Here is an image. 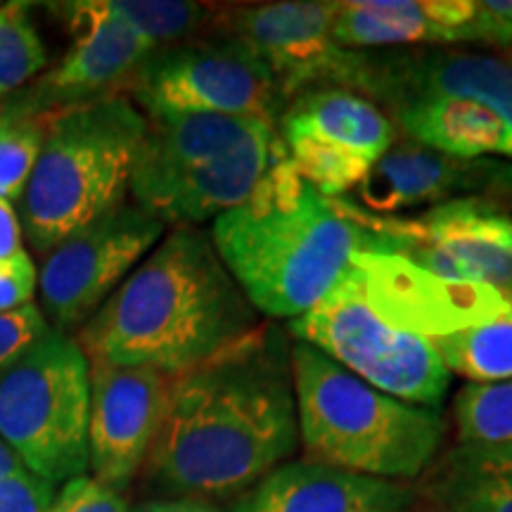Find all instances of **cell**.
Segmentation results:
<instances>
[{
	"instance_id": "obj_1",
	"label": "cell",
	"mask_w": 512,
	"mask_h": 512,
	"mask_svg": "<svg viewBox=\"0 0 512 512\" xmlns=\"http://www.w3.org/2000/svg\"><path fill=\"white\" fill-rule=\"evenodd\" d=\"M299 448L292 337L261 320L219 354L176 375L145 472L174 498L223 501L292 460Z\"/></svg>"
},
{
	"instance_id": "obj_2",
	"label": "cell",
	"mask_w": 512,
	"mask_h": 512,
	"mask_svg": "<svg viewBox=\"0 0 512 512\" xmlns=\"http://www.w3.org/2000/svg\"><path fill=\"white\" fill-rule=\"evenodd\" d=\"M261 323L207 230L166 233L79 332L88 363L183 375Z\"/></svg>"
},
{
	"instance_id": "obj_3",
	"label": "cell",
	"mask_w": 512,
	"mask_h": 512,
	"mask_svg": "<svg viewBox=\"0 0 512 512\" xmlns=\"http://www.w3.org/2000/svg\"><path fill=\"white\" fill-rule=\"evenodd\" d=\"M209 235L245 297L271 320L311 311L368 249L366 228L342 200L325 197L287 155L245 202L214 221Z\"/></svg>"
},
{
	"instance_id": "obj_4",
	"label": "cell",
	"mask_w": 512,
	"mask_h": 512,
	"mask_svg": "<svg viewBox=\"0 0 512 512\" xmlns=\"http://www.w3.org/2000/svg\"><path fill=\"white\" fill-rule=\"evenodd\" d=\"M299 444L316 463L408 482L437 458L444 418L377 392L311 344L292 339Z\"/></svg>"
},
{
	"instance_id": "obj_5",
	"label": "cell",
	"mask_w": 512,
	"mask_h": 512,
	"mask_svg": "<svg viewBox=\"0 0 512 512\" xmlns=\"http://www.w3.org/2000/svg\"><path fill=\"white\" fill-rule=\"evenodd\" d=\"M285 155L278 128L259 117L147 119L128 192L164 226L197 228L245 202Z\"/></svg>"
},
{
	"instance_id": "obj_6",
	"label": "cell",
	"mask_w": 512,
	"mask_h": 512,
	"mask_svg": "<svg viewBox=\"0 0 512 512\" xmlns=\"http://www.w3.org/2000/svg\"><path fill=\"white\" fill-rule=\"evenodd\" d=\"M43 147L22 197V230L38 254L126 202L147 131L128 95L81 102L43 119Z\"/></svg>"
},
{
	"instance_id": "obj_7",
	"label": "cell",
	"mask_w": 512,
	"mask_h": 512,
	"mask_svg": "<svg viewBox=\"0 0 512 512\" xmlns=\"http://www.w3.org/2000/svg\"><path fill=\"white\" fill-rule=\"evenodd\" d=\"M91 363L79 342L50 328L0 370V437L50 484L88 470Z\"/></svg>"
},
{
	"instance_id": "obj_8",
	"label": "cell",
	"mask_w": 512,
	"mask_h": 512,
	"mask_svg": "<svg viewBox=\"0 0 512 512\" xmlns=\"http://www.w3.org/2000/svg\"><path fill=\"white\" fill-rule=\"evenodd\" d=\"M297 342L311 344L377 392L439 411L451 373L432 339L392 328L370 309L354 271L304 316L287 323Z\"/></svg>"
},
{
	"instance_id": "obj_9",
	"label": "cell",
	"mask_w": 512,
	"mask_h": 512,
	"mask_svg": "<svg viewBox=\"0 0 512 512\" xmlns=\"http://www.w3.org/2000/svg\"><path fill=\"white\" fill-rule=\"evenodd\" d=\"M126 91L145 119L228 114L278 124L287 105L266 62L245 41L214 29L155 50Z\"/></svg>"
},
{
	"instance_id": "obj_10",
	"label": "cell",
	"mask_w": 512,
	"mask_h": 512,
	"mask_svg": "<svg viewBox=\"0 0 512 512\" xmlns=\"http://www.w3.org/2000/svg\"><path fill=\"white\" fill-rule=\"evenodd\" d=\"M339 200L366 228V252L401 256L437 278L484 283L512 297V216L501 204L458 200L401 219L370 214L349 197Z\"/></svg>"
},
{
	"instance_id": "obj_11",
	"label": "cell",
	"mask_w": 512,
	"mask_h": 512,
	"mask_svg": "<svg viewBox=\"0 0 512 512\" xmlns=\"http://www.w3.org/2000/svg\"><path fill=\"white\" fill-rule=\"evenodd\" d=\"M164 230L150 211L121 202L50 249L38 273L41 313L50 328L64 335L83 328L159 245Z\"/></svg>"
},
{
	"instance_id": "obj_12",
	"label": "cell",
	"mask_w": 512,
	"mask_h": 512,
	"mask_svg": "<svg viewBox=\"0 0 512 512\" xmlns=\"http://www.w3.org/2000/svg\"><path fill=\"white\" fill-rule=\"evenodd\" d=\"M275 128L290 162L325 197L351 195L399 138L373 100L337 86L294 95Z\"/></svg>"
},
{
	"instance_id": "obj_13",
	"label": "cell",
	"mask_w": 512,
	"mask_h": 512,
	"mask_svg": "<svg viewBox=\"0 0 512 512\" xmlns=\"http://www.w3.org/2000/svg\"><path fill=\"white\" fill-rule=\"evenodd\" d=\"M335 12L332 0L228 5L216 10L211 29L245 41L266 62L290 102L309 88H351L354 83L363 53L335 41Z\"/></svg>"
},
{
	"instance_id": "obj_14",
	"label": "cell",
	"mask_w": 512,
	"mask_h": 512,
	"mask_svg": "<svg viewBox=\"0 0 512 512\" xmlns=\"http://www.w3.org/2000/svg\"><path fill=\"white\" fill-rule=\"evenodd\" d=\"M60 12L72 29V46L53 69L8 102L27 117L119 95L157 50L107 0L67 3Z\"/></svg>"
},
{
	"instance_id": "obj_15",
	"label": "cell",
	"mask_w": 512,
	"mask_h": 512,
	"mask_svg": "<svg viewBox=\"0 0 512 512\" xmlns=\"http://www.w3.org/2000/svg\"><path fill=\"white\" fill-rule=\"evenodd\" d=\"M174 377L143 366L91 363L88 467L95 482L124 491L145 467L169 408Z\"/></svg>"
},
{
	"instance_id": "obj_16",
	"label": "cell",
	"mask_w": 512,
	"mask_h": 512,
	"mask_svg": "<svg viewBox=\"0 0 512 512\" xmlns=\"http://www.w3.org/2000/svg\"><path fill=\"white\" fill-rule=\"evenodd\" d=\"M351 271L384 323L430 339L489 323L512 306L496 287L437 278L394 254L361 252Z\"/></svg>"
},
{
	"instance_id": "obj_17",
	"label": "cell",
	"mask_w": 512,
	"mask_h": 512,
	"mask_svg": "<svg viewBox=\"0 0 512 512\" xmlns=\"http://www.w3.org/2000/svg\"><path fill=\"white\" fill-rule=\"evenodd\" d=\"M332 36L358 53L472 43L503 50L512 41V27L491 15L482 0H342Z\"/></svg>"
},
{
	"instance_id": "obj_18",
	"label": "cell",
	"mask_w": 512,
	"mask_h": 512,
	"mask_svg": "<svg viewBox=\"0 0 512 512\" xmlns=\"http://www.w3.org/2000/svg\"><path fill=\"white\" fill-rule=\"evenodd\" d=\"M508 195L512 164L491 157H451L399 136L347 197L370 214L396 216L458 200H486L503 207Z\"/></svg>"
},
{
	"instance_id": "obj_19",
	"label": "cell",
	"mask_w": 512,
	"mask_h": 512,
	"mask_svg": "<svg viewBox=\"0 0 512 512\" xmlns=\"http://www.w3.org/2000/svg\"><path fill=\"white\" fill-rule=\"evenodd\" d=\"M349 91L382 95H444L482 102L508 128L512 159V64L501 55L467 48H415L363 53Z\"/></svg>"
},
{
	"instance_id": "obj_20",
	"label": "cell",
	"mask_w": 512,
	"mask_h": 512,
	"mask_svg": "<svg viewBox=\"0 0 512 512\" xmlns=\"http://www.w3.org/2000/svg\"><path fill=\"white\" fill-rule=\"evenodd\" d=\"M415 491L403 482L356 475L316 460H287L233 498L228 512H408Z\"/></svg>"
},
{
	"instance_id": "obj_21",
	"label": "cell",
	"mask_w": 512,
	"mask_h": 512,
	"mask_svg": "<svg viewBox=\"0 0 512 512\" xmlns=\"http://www.w3.org/2000/svg\"><path fill=\"white\" fill-rule=\"evenodd\" d=\"M399 136L460 159L508 157V128L482 102L444 95H382L373 100Z\"/></svg>"
},
{
	"instance_id": "obj_22",
	"label": "cell",
	"mask_w": 512,
	"mask_h": 512,
	"mask_svg": "<svg viewBox=\"0 0 512 512\" xmlns=\"http://www.w3.org/2000/svg\"><path fill=\"white\" fill-rule=\"evenodd\" d=\"M432 344L448 373L470 384L512 380V306L484 325L432 337Z\"/></svg>"
},
{
	"instance_id": "obj_23",
	"label": "cell",
	"mask_w": 512,
	"mask_h": 512,
	"mask_svg": "<svg viewBox=\"0 0 512 512\" xmlns=\"http://www.w3.org/2000/svg\"><path fill=\"white\" fill-rule=\"evenodd\" d=\"M107 3L157 50L207 34L219 10L214 5L185 3V0H107Z\"/></svg>"
},
{
	"instance_id": "obj_24",
	"label": "cell",
	"mask_w": 512,
	"mask_h": 512,
	"mask_svg": "<svg viewBox=\"0 0 512 512\" xmlns=\"http://www.w3.org/2000/svg\"><path fill=\"white\" fill-rule=\"evenodd\" d=\"M458 446H512V380L467 384L453 399Z\"/></svg>"
},
{
	"instance_id": "obj_25",
	"label": "cell",
	"mask_w": 512,
	"mask_h": 512,
	"mask_svg": "<svg viewBox=\"0 0 512 512\" xmlns=\"http://www.w3.org/2000/svg\"><path fill=\"white\" fill-rule=\"evenodd\" d=\"M46 67L48 50L31 19L29 3L12 0L0 5V107Z\"/></svg>"
},
{
	"instance_id": "obj_26",
	"label": "cell",
	"mask_w": 512,
	"mask_h": 512,
	"mask_svg": "<svg viewBox=\"0 0 512 512\" xmlns=\"http://www.w3.org/2000/svg\"><path fill=\"white\" fill-rule=\"evenodd\" d=\"M427 496L441 512H512V486L460 463L451 453L427 482Z\"/></svg>"
},
{
	"instance_id": "obj_27",
	"label": "cell",
	"mask_w": 512,
	"mask_h": 512,
	"mask_svg": "<svg viewBox=\"0 0 512 512\" xmlns=\"http://www.w3.org/2000/svg\"><path fill=\"white\" fill-rule=\"evenodd\" d=\"M43 119H46V114L27 117V114H19L15 110V117L0 128V197L5 202H22L38 155H41L43 133H46Z\"/></svg>"
},
{
	"instance_id": "obj_28",
	"label": "cell",
	"mask_w": 512,
	"mask_h": 512,
	"mask_svg": "<svg viewBox=\"0 0 512 512\" xmlns=\"http://www.w3.org/2000/svg\"><path fill=\"white\" fill-rule=\"evenodd\" d=\"M48 330V320L36 304L0 313V370L10 366L24 349H29Z\"/></svg>"
},
{
	"instance_id": "obj_29",
	"label": "cell",
	"mask_w": 512,
	"mask_h": 512,
	"mask_svg": "<svg viewBox=\"0 0 512 512\" xmlns=\"http://www.w3.org/2000/svg\"><path fill=\"white\" fill-rule=\"evenodd\" d=\"M50 512H131L119 491L95 482L93 477L69 479L55 496Z\"/></svg>"
},
{
	"instance_id": "obj_30",
	"label": "cell",
	"mask_w": 512,
	"mask_h": 512,
	"mask_svg": "<svg viewBox=\"0 0 512 512\" xmlns=\"http://www.w3.org/2000/svg\"><path fill=\"white\" fill-rule=\"evenodd\" d=\"M55 496V486L29 470L0 479V512H50Z\"/></svg>"
},
{
	"instance_id": "obj_31",
	"label": "cell",
	"mask_w": 512,
	"mask_h": 512,
	"mask_svg": "<svg viewBox=\"0 0 512 512\" xmlns=\"http://www.w3.org/2000/svg\"><path fill=\"white\" fill-rule=\"evenodd\" d=\"M36 280L38 275L29 254L12 264H0V313L29 306L36 292Z\"/></svg>"
},
{
	"instance_id": "obj_32",
	"label": "cell",
	"mask_w": 512,
	"mask_h": 512,
	"mask_svg": "<svg viewBox=\"0 0 512 512\" xmlns=\"http://www.w3.org/2000/svg\"><path fill=\"white\" fill-rule=\"evenodd\" d=\"M22 240L24 230L15 207L0 197V264H12V261L27 256Z\"/></svg>"
},
{
	"instance_id": "obj_33",
	"label": "cell",
	"mask_w": 512,
	"mask_h": 512,
	"mask_svg": "<svg viewBox=\"0 0 512 512\" xmlns=\"http://www.w3.org/2000/svg\"><path fill=\"white\" fill-rule=\"evenodd\" d=\"M133 512H223L216 505L190 501V498H166V501H150L138 505Z\"/></svg>"
},
{
	"instance_id": "obj_34",
	"label": "cell",
	"mask_w": 512,
	"mask_h": 512,
	"mask_svg": "<svg viewBox=\"0 0 512 512\" xmlns=\"http://www.w3.org/2000/svg\"><path fill=\"white\" fill-rule=\"evenodd\" d=\"M22 472H27V467H24L22 458H19L17 453L12 451L8 444H5V439L0 437V479L22 475Z\"/></svg>"
},
{
	"instance_id": "obj_35",
	"label": "cell",
	"mask_w": 512,
	"mask_h": 512,
	"mask_svg": "<svg viewBox=\"0 0 512 512\" xmlns=\"http://www.w3.org/2000/svg\"><path fill=\"white\" fill-rule=\"evenodd\" d=\"M484 8L512 27V0H482Z\"/></svg>"
},
{
	"instance_id": "obj_36",
	"label": "cell",
	"mask_w": 512,
	"mask_h": 512,
	"mask_svg": "<svg viewBox=\"0 0 512 512\" xmlns=\"http://www.w3.org/2000/svg\"><path fill=\"white\" fill-rule=\"evenodd\" d=\"M15 117V110H12L10 105H3L0 107V128H3L5 124H8V121Z\"/></svg>"
},
{
	"instance_id": "obj_37",
	"label": "cell",
	"mask_w": 512,
	"mask_h": 512,
	"mask_svg": "<svg viewBox=\"0 0 512 512\" xmlns=\"http://www.w3.org/2000/svg\"><path fill=\"white\" fill-rule=\"evenodd\" d=\"M498 53H501V57H503V60H508L510 64H512V41L508 43V46H505L503 50H498Z\"/></svg>"
},
{
	"instance_id": "obj_38",
	"label": "cell",
	"mask_w": 512,
	"mask_h": 512,
	"mask_svg": "<svg viewBox=\"0 0 512 512\" xmlns=\"http://www.w3.org/2000/svg\"><path fill=\"white\" fill-rule=\"evenodd\" d=\"M427 512H441V510H437V508H434V510H427Z\"/></svg>"
},
{
	"instance_id": "obj_39",
	"label": "cell",
	"mask_w": 512,
	"mask_h": 512,
	"mask_svg": "<svg viewBox=\"0 0 512 512\" xmlns=\"http://www.w3.org/2000/svg\"><path fill=\"white\" fill-rule=\"evenodd\" d=\"M505 484H508V486H512V482H505Z\"/></svg>"
}]
</instances>
